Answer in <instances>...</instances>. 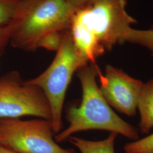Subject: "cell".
<instances>
[{
    "instance_id": "obj_1",
    "label": "cell",
    "mask_w": 153,
    "mask_h": 153,
    "mask_svg": "<svg viewBox=\"0 0 153 153\" xmlns=\"http://www.w3.org/2000/svg\"><path fill=\"white\" fill-rule=\"evenodd\" d=\"M99 71L95 63H90L77 71L82 87V101L79 107H71L68 110L69 126L56 135V142H64L76 133L92 129L107 131L138 140L137 130L115 113L100 92L97 83Z\"/></svg>"
},
{
    "instance_id": "obj_2",
    "label": "cell",
    "mask_w": 153,
    "mask_h": 153,
    "mask_svg": "<svg viewBox=\"0 0 153 153\" xmlns=\"http://www.w3.org/2000/svg\"><path fill=\"white\" fill-rule=\"evenodd\" d=\"M77 10L68 0H22L10 23V43L14 48L34 51L44 35L69 30Z\"/></svg>"
},
{
    "instance_id": "obj_3",
    "label": "cell",
    "mask_w": 153,
    "mask_h": 153,
    "mask_svg": "<svg viewBox=\"0 0 153 153\" xmlns=\"http://www.w3.org/2000/svg\"><path fill=\"white\" fill-rule=\"evenodd\" d=\"M126 0H98L77 10L70 31L83 39L111 50L136 20L126 11Z\"/></svg>"
},
{
    "instance_id": "obj_4",
    "label": "cell",
    "mask_w": 153,
    "mask_h": 153,
    "mask_svg": "<svg viewBox=\"0 0 153 153\" xmlns=\"http://www.w3.org/2000/svg\"><path fill=\"white\" fill-rule=\"evenodd\" d=\"M88 63L76 49L68 30L49 67L39 76L25 82L40 88L44 93L51 110V121L55 133H59L63 127L64 102L73 75Z\"/></svg>"
},
{
    "instance_id": "obj_5",
    "label": "cell",
    "mask_w": 153,
    "mask_h": 153,
    "mask_svg": "<svg viewBox=\"0 0 153 153\" xmlns=\"http://www.w3.org/2000/svg\"><path fill=\"white\" fill-rule=\"evenodd\" d=\"M51 121L0 119V145L17 153H76L61 147L53 138Z\"/></svg>"
},
{
    "instance_id": "obj_6",
    "label": "cell",
    "mask_w": 153,
    "mask_h": 153,
    "mask_svg": "<svg viewBox=\"0 0 153 153\" xmlns=\"http://www.w3.org/2000/svg\"><path fill=\"white\" fill-rule=\"evenodd\" d=\"M24 116L51 120L50 105L40 88L23 81L18 71H10L0 78V119Z\"/></svg>"
},
{
    "instance_id": "obj_7",
    "label": "cell",
    "mask_w": 153,
    "mask_h": 153,
    "mask_svg": "<svg viewBox=\"0 0 153 153\" xmlns=\"http://www.w3.org/2000/svg\"><path fill=\"white\" fill-rule=\"evenodd\" d=\"M98 76L100 92L110 106L124 115L132 116L136 114L143 84L141 81L109 65L106 66L105 74L100 70Z\"/></svg>"
},
{
    "instance_id": "obj_8",
    "label": "cell",
    "mask_w": 153,
    "mask_h": 153,
    "mask_svg": "<svg viewBox=\"0 0 153 153\" xmlns=\"http://www.w3.org/2000/svg\"><path fill=\"white\" fill-rule=\"evenodd\" d=\"M137 108L140 114V129L142 133H148L153 127V79L143 84Z\"/></svg>"
},
{
    "instance_id": "obj_9",
    "label": "cell",
    "mask_w": 153,
    "mask_h": 153,
    "mask_svg": "<svg viewBox=\"0 0 153 153\" xmlns=\"http://www.w3.org/2000/svg\"><path fill=\"white\" fill-rule=\"evenodd\" d=\"M117 134L111 133L107 138L101 141H89L73 136L68 140L81 153H115V141Z\"/></svg>"
},
{
    "instance_id": "obj_10",
    "label": "cell",
    "mask_w": 153,
    "mask_h": 153,
    "mask_svg": "<svg viewBox=\"0 0 153 153\" xmlns=\"http://www.w3.org/2000/svg\"><path fill=\"white\" fill-rule=\"evenodd\" d=\"M119 42H129L146 47L153 55V28L149 30H138L129 27L126 30Z\"/></svg>"
},
{
    "instance_id": "obj_11",
    "label": "cell",
    "mask_w": 153,
    "mask_h": 153,
    "mask_svg": "<svg viewBox=\"0 0 153 153\" xmlns=\"http://www.w3.org/2000/svg\"><path fill=\"white\" fill-rule=\"evenodd\" d=\"M21 1L22 0H0V27L11 22Z\"/></svg>"
},
{
    "instance_id": "obj_12",
    "label": "cell",
    "mask_w": 153,
    "mask_h": 153,
    "mask_svg": "<svg viewBox=\"0 0 153 153\" xmlns=\"http://www.w3.org/2000/svg\"><path fill=\"white\" fill-rule=\"evenodd\" d=\"M66 31H56L44 35L39 40L36 44L37 49L44 48L49 51L57 52L60 47Z\"/></svg>"
},
{
    "instance_id": "obj_13",
    "label": "cell",
    "mask_w": 153,
    "mask_h": 153,
    "mask_svg": "<svg viewBox=\"0 0 153 153\" xmlns=\"http://www.w3.org/2000/svg\"><path fill=\"white\" fill-rule=\"evenodd\" d=\"M126 153H153V133L140 140L126 143Z\"/></svg>"
},
{
    "instance_id": "obj_14",
    "label": "cell",
    "mask_w": 153,
    "mask_h": 153,
    "mask_svg": "<svg viewBox=\"0 0 153 153\" xmlns=\"http://www.w3.org/2000/svg\"><path fill=\"white\" fill-rule=\"evenodd\" d=\"M11 27L10 23L0 27V54L5 49L7 44L10 42Z\"/></svg>"
},
{
    "instance_id": "obj_15",
    "label": "cell",
    "mask_w": 153,
    "mask_h": 153,
    "mask_svg": "<svg viewBox=\"0 0 153 153\" xmlns=\"http://www.w3.org/2000/svg\"><path fill=\"white\" fill-rule=\"evenodd\" d=\"M78 10L93 4L98 0H68Z\"/></svg>"
},
{
    "instance_id": "obj_16",
    "label": "cell",
    "mask_w": 153,
    "mask_h": 153,
    "mask_svg": "<svg viewBox=\"0 0 153 153\" xmlns=\"http://www.w3.org/2000/svg\"><path fill=\"white\" fill-rule=\"evenodd\" d=\"M0 153H17L0 145Z\"/></svg>"
}]
</instances>
